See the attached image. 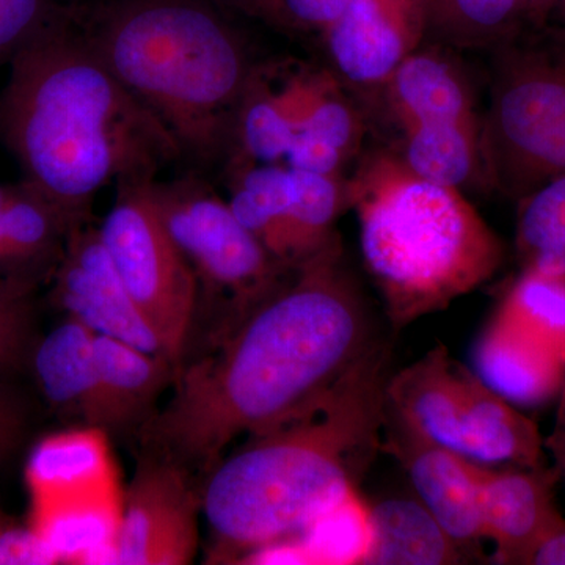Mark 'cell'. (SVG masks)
<instances>
[{"instance_id": "6da1fadb", "label": "cell", "mask_w": 565, "mask_h": 565, "mask_svg": "<svg viewBox=\"0 0 565 565\" xmlns=\"http://www.w3.org/2000/svg\"><path fill=\"white\" fill-rule=\"evenodd\" d=\"M377 344L341 241L299 266L262 302L182 362L174 393L141 427L148 451L210 475L228 446L303 414Z\"/></svg>"}, {"instance_id": "7a4b0ae2", "label": "cell", "mask_w": 565, "mask_h": 565, "mask_svg": "<svg viewBox=\"0 0 565 565\" xmlns=\"http://www.w3.org/2000/svg\"><path fill=\"white\" fill-rule=\"evenodd\" d=\"M79 17L14 52L0 95V136L24 182L82 225L110 182L156 180L182 151L99 57Z\"/></svg>"}, {"instance_id": "3957f363", "label": "cell", "mask_w": 565, "mask_h": 565, "mask_svg": "<svg viewBox=\"0 0 565 565\" xmlns=\"http://www.w3.org/2000/svg\"><path fill=\"white\" fill-rule=\"evenodd\" d=\"M388 356L375 344L332 392L289 422L248 437L206 476L202 511L215 559H247L299 537L356 489L382 451Z\"/></svg>"}, {"instance_id": "277c9868", "label": "cell", "mask_w": 565, "mask_h": 565, "mask_svg": "<svg viewBox=\"0 0 565 565\" xmlns=\"http://www.w3.org/2000/svg\"><path fill=\"white\" fill-rule=\"evenodd\" d=\"M99 57L180 145L232 154L253 66L236 29L204 0H115L85 25Z\"/></svg>"}, {"instance_id": "5b68a950", "label": "cell", "mask_w": 565, "mask_h": 565, "mask_svg": "<svg viewBox=\"0 0 565 565\" xmlns=\"http://www.w3.org/2000/svg\"><path fill=\"white\" fill-rule=\"evenodd\" d=\"M345 182L363 262L394 329L445 310L500 270L503 241L460 189L424 180L392 150L367 156Z\"/></svg>"}, {"instance_id": "8992f818", "label": "cell", "mask_w": 565, "mask_h": 565, "mask_svg": "<svg viewBox=\"0 0 565 565\" xmlns=\"http://www.w3.org/2000/svg\"><path fill=\"white\" fill-rule=\"evenodd\" d=\"M498 51L481 128L484 177L523 199L565 177V54L515 39Z\"/></svg>"}, {"instance_id": "52a82bcc", "label": "cell", "mask_w": 565, "mask_h": 565, "mask_svg": "<svg viewBox=\"0 0 565 565\" xmlns=\"http://www.w3.org/2000/svg\"><path fill=\"white\" fill-rule=\"evenodd\" d=\"M152 204L195 275L199 302L218 316L210 340L280 285L292 267L275 259L199 178L150 182Z\"/></svg>"}, {"instance_id": "ba28073f", "label": "cell", "mask_w": 565, "mask_h": 565, "mask_svg": "<svg viewBox=\"0 0 565 565\" xmlns=\"http://www.w3.org/2000/svg\"><path fill=\"white\" fill-rule=\"evenodd\" d=\"M151 181L117 182L114 206L98 230L134 303L178 370L191 340L199 289L152 204Z\"/></svg>"}, {"instance_id": "9c48e42d", "label": "cell", "mask_w": 565, "mask_h": 565, "mask_svg": "<svg viewBox=\"0 0 565 565\" xmlns=\"http://www.w3.org/2000/svg\"><path fill=\"white\" fill-rule=\"evenodd\" d=\"M192 478L172 460L147 452L126 493L115 564L192 563L202 511V492Z\"/></svg>"}, {"instance_id": "30bf717a", "label": "cell", "mask_w": 565, "mask_h": 565, "mask_svg": "<svg viewBox=\"0 0 565 565\" xmlns=\"http://www.w3.org/2000/svg\"><path fill=\"white\" fill-rule=\"evenodd\" d=\"M334 76L379 90L429 40L423 0H351L321 33Z\"/></svg>"}, {"instance_id": "8fae6325", "label": "cell", "mask_w": 565, "mask_h": 565, "mask_svg": "<svg viewBox=\"0 0 565 565\" xmlns=\"http://www.w3.org/2000/svg\"><path fill=\"white\" fill-rule=\"evenodd\" d=\"M55 302L96 334L117 338L151 353H163L161 341L145 321L131 294L104 247L99 230L77 226L55 266Z\"/></svg>"}, {"instance_id": "7c38bea8", "label": "cell", "mask_w": 565, "mask_h": 565, "mask_svg": "<svg viewBox=\"0 0 565 565\" xmlns=\"http://www.w3.org/2000/svg\"><path fill=\"white\" fill-rule=\"evenodd\" d=\"M382 451L403 465L418 500L462 552L486 539L473 460L424 437L386 401Z\"/></svg>"}, {"instance_id": "4fadbf2b", "label": "cell", "mask_w": 565, "mask_h": 565, "mask_svg": "<svg viewBox=\"0 0 565 565\" xmlns=\"http://www.w3.org/2000/svg\"><path fill=\"white\" fill-rule=\"evenodd\" d=\"M484 537L493 542L498 564H533L541 546L559 533L556 470L545 467L493 471L476 462Z\"/></svg>"}, {"instance_id": "5bb4252c", "label": "cell", "mask_w": 565, "mask_h": 565, "mask_svg": "<svg viewBox=\"0 0 565 565\" xmlns=\"http://www.w3.org/2000/svg\"><path fill=\"white\" fill-rule=\"evenodd\" d=\"M444 51L441 44L424 43L379 88L385 92L390 114L401 132L418 125H482L470 79Z\"/></svg>"}, {"instance_id": "9a60e30c", "label": "cell", "mask_w": 565, "mask_h": 565, "mask_svg": "<svg viewBox=\"0 0 565 565\" xmlns=\"http://www.w3.org/2000/svg\"><path fill=\"white\" fill-rule=\"evenodd\" d=\"M475 373L516 407H539L563 388L565 364L514 323L494 315L473 349Z\"/></svg>"}, {"instance_id": "2e32d148", "label": "cell", "mask_w": 565, "mask_h": 565, "mask_svg": "<svg viewBox=\"0 0 565 565\" xmlns=\"http://www.w3.org/2000/svg\"><path fill=\"white\" fill-rule=\"evenodd\" d=\"M386 405L435 444L467 457L457 362L437 345L418 362L390 375Z\"/></svg>"}, {"instance_id": "e0dca14e", "label": "cell", "mask_w": 565, "mask_h": 565, "mask_svg": "<svg viewBox=\"0 0 565 565\" xmlns=\"http://www.w3.org/2000/svg\"><path fill=\"white\" fill-rule=\"evenodd\" d=\"M98 370V429L125 433L151 418L159 394L173 385L177 366L167 356L143 351L117 338L95 337Z\"/></svg>"}, {"instance_id": "ac0fdd59", "label": "cell", "mask_w": 565, "mask_h": 565, "mask_svg": "<svg viewBox=\"0 0 565 565\" xmlns=\"http://www.w3.org/2000/svg\"><path fill=\"white\" fill-rule=\"evenodd\" d=\"M457 379L462 394L467 459L486 465L544 467L545 440L537 424L459 362Z\"/></svg>"}, {"instance_id": "d6986e66", "label": "cell", "mask_w": 565, "mask_h": 565, "mask_svg": "<svg viewBox=\"0 0 565 565\" xmlns=\"http://www.w3.org/2000/svg\"><path fill=\"white\" fill-rule=\"evenodd\" d=\"M96 333L73 318L36 348L33 370L41 392L52 407L74 415L98 429L99 386L95 359Z\"/></svg>"}, {"instance_id": "ffe728a7", "label": "cell", "mask_w": 565, "mask_h": 565, "mask_svg": "<svg viewBox=\"0 0 565 565\" xmlns=\"http://www.w3.org/2000/svg\"><path fill=\"white\" fill-rule=\"evenodd\" d=\"M370 550L366 565H449L462 563L463 552L416 498H390L370 505Z\"/></svg>"}, {"instance_id": "44dd1931", "label": "cell", "mask_w": 565, "mask_h": 565, "mask_svg": "<svg viewBox=\"0 0 565 565\" xmlns=\"http://www.w3.org/2000/svg\"><path fill=\"white\" fill-rule=\"evenodd\" d=\"M77 226L81 223L22 181L0 217L2 269L20 270L46 263L57 266L66 241Z\"/></svg>"}, {"instance_id": "7402d4cb", "label": "cell", "mask_w": 565, "mask_h": 565, "mask_svg": "<svg viewBox=\"0 0 565 565\" xmlns=\"http://www.w3.org/2000/svg\"><path fill=\"white\" fill-rule=\"evenodd\" d=\"M291 203V172L280 163H255L234 170L228 204L275 259L292 266L288 210Z\"/></svg>"}, {"instance_id": "603a6c76", "label": "cell", "mask_w": 565, "mask_h": 565, "mask_svg": "<svg viewBox=\"0 0 565 565\" xmlns=\"http://www.w3.org/2000/svg\"><path fill=\"white\" fill-rule=\"evenodd\" d=\"M482 125H418L401 132L394 150L412 172L424 180L460 189L484 174L481 147Z\"/></svg>"}, {"instance_id": "cb8c5ba5", "label": "cell", "mask_w": 565, "mask_h": 565, "mask_svg": "<svg viewBox=\"0 0 565 565\" xmlns=\"http://www.w3.org/2000/svg\"><path fill=\"white\" fill-rule=\"evenodd\" d=\"M104 430L88 427L47 437L32 452L28 481L33 501L77 497L106 467Z\"/></svg>"}, {"instance_id": "d4e9b609", "label": "cell", "mask_w": 565, "mask_h": 565, "mask_svg": "<svg viewBox=\"0 0 565 565\" xmlns=\"http://www.w3.org/2000/svg\"><path fill=\"white\" fill-rule=\"evenodd\" d=\"M429 40L459 50L500 47L527 24L522 0H423Z\"/></svg>"}, {"instance_id": "484cf974", "label": "cell", "mask_w": 565, "mask_h": 565, "mask_svg": "<svg viewBox=\"0 0 565 565\" xmlns=\"http://www.w3.org/2000/svg\"><path fill=\"white\" fill-rule=\"evenodd\" d=\"M289 169V167H288ZM291 203L288 210L292 266H299L340 241L334 222L349 206L348 182L334 174L289 169Z\"/></svg>"}, {"instance_id": "4316f807", "label": "cell", "mask_w": 565, "mask_h": 565, "mask_svg": "<svg viewBox=\"0 0 565 565\" xmlns=\"http://www.w3.org/2000/svg\"><path fill=\"white\" fill-rule=\"evenodd\" d=\"M296 128L278 106L269 76L253 70L234 128V170L255 163H280L291 147Z\"/></svg>"}, {"instance_id": "83f0119b", "label": "cell", "mask_w": 565, "mask_h": 565, "mask_svg": "<svg viewBox=\"0 0 565 565\" xmlns=\"http://www.w3.org/2000/svg\"><path fill=\"white\" fill-rule=\"evenodd\" d=\"M523 270L565 275V177L523 196L516 223Z\"/></svg>"}, {"instance_id": "f1b7e54d", "label": "cell", "mask_w": 565, "mask_h": 565, "mask_svg": "<svg viewBox=\"0 0 565 565\" xmlns=\"http://www.w3.org/2000/svg\"><path fill=\"white\" fill-rule=\"evenodd\" d=\"M497 315L530 334L565 364V275L523 270Z\"/></svg>"}, {"instance_id": "f546056e", "label": "cell", "mask_w": 565, "mask_h": 565, "mask_svg": "<svg viewBox=\"0 0 565 565\" xmlns=\"http://www.w3.org/2000/svg\"><path fill=\"white\" fill-rule=\"evenodd\" d=\"M371 514L356 489L327 509L302 534L300 542L313 564H363L370 550Z\"/></svg>"}, {"instance_id": "4dcf8cb0", "label": "cell", "mask_w": 565, "mask_h": 565, "mask_svg": "<svg viewBox=\"0 0 565 565\" xmlns=\"http://www.w3.org/2000/svg\"><path fill=\"white\" fill-rule=\"evenodd\" d=\"M77 11L74 0H0V62Z\"/></svg>"}, {"instance_id": "1f68e13d", "label": "cell", "mask_w": 565, "mask_h": 565, "mask_svg": "<svg viewBox=\"0 0 565 565\" xmlns=\"http://www.w3.org/2000/svg\"><path fill=\"white\" fill-rule=\"evenodd\" d=\"M363 129L362 117L334 79L308 114L300 131L329 141L349 159L360 148Z\"/></svg>"}, {"instance_id": "d6a6232c", "label": "cell", "mask_w": 565, "mask_h": 565, "mask_svg": "<svg viewBox=\"0 0 565 565\" xmlns=\"http://www.w3.org/2000/svg\"><path fill=\"white\" fill-rule=\"evenodd\" d=\"M351 0H273V22L305 33H321Z\"/></svg>"}, {"instance_id": "836d02e7", "label": "cell", "mask_w": 565, "mask_h": 565, "mask_svg": "<svg viewBox=\"0 0 565 565\" xmlns=\"http://www.w3.org/2000/svg\"><path fill=\"white\" fill-rule=\"evenodd\" d=\"M29 321L17 286L0 282V367L13 364L28 343Z\"/></svg>"}, {"instance_id": "e575fe53", "label": "cell", "mask_w": 565, "mask_h": 565, "mask_svg": "<svg viewBox=\"0 0 565 565\" xmlns=\"http://www.w3.org/2000/svg\"><path fill=\"white\" fill-rule=\"evenodd\" d=\"M285 161L289 169L341 177V170L348 158L329 141L300 131L294 136Z\"/></svg>"}, {"instance_id": "d590c367", "label": "cell", "mask_w": 565, "mask_h": 565, "mask_svg": "<svg viewBox=\"0 0 565 565\" xmlns=\"http://www.w3.org/2000/svg\"><path fill=\"white\" fill-rule=\"evenodd\" d=\"M61 564V557L35 527L7 526L0 534V565Z\"/></svg>"}, {"instance_id": "8d00e7d4", "label": "cell", "mask_w": 565, "mask_h": 565, "mask_svg": "<svg viewBox=\"0 0 565 565\" xmlns=\"http://www.w3.org/2000/svg\"><path fill=\"white\" fill-rule=\"evenodd\" d=\"M22 419L20 412L0 397V459H3L20 441Z\"/></svg>"}, {"instance_id": "74e56055", "label": "cell", "mask_w": 565, "mask_h": 565, "mask_svg": "<svg viewBox=\"0 0 565 565\" xmlns=\"http://www.w3.org/2000/svg\"><path fill=\"white\" fill-rule=\"evenodd\" d=\"M559 411H557L556 426L552 435L545 440V448L553 452L556 460V473L565 482V379L559 394Z\"/></svg>"}, {"instance_id": "f35d334b", "label": "cell", "mask_w": 565, "mask_h": 565, "mask_svg": "<svg viewBox=\"0 0 565 565\" xmlns=\"http://www.w3.org/2000/svg\"><path fill=\"white\" fill-rule=\"evenodd\" d=\"M533 564L565 565V526L541 546Z\"/></svg>"}, {"instance_id": "ab89813d", "label": "cell", "mask_w": 565, "mask_h": 565, "mask_svg": "<svg viewBox=\"0 0 565 565\" xmlns=\"http://www.w3.org/2000/svg\"><path fill=\"white\" fill-rule=\"evenodd\" d=\"M561 0H522L526 22L541 24L550 14L555 13Z\"/></svg>"}, {"instance_id": "60d3db41", "label": "cell", "mask_w": 565, "mask_h": 565, "mask_svg": "<svg viewBox=\"0 0 565 565\" xmlns=\"http://www.w3.org/2000/svg\"><path fill=\"white\" fill-rule=\"evenodd\" d=\"M226 2L250 17L273 22V0H226Z\"/></svg>"}, {"instance_id": "b9f144b4", "label": "cell", "mask_w": 565, "mask_h": 565, "mask_svg": "<svg viewBox=\"0 0 565 565\" xmlns=\"http://www.w3.org/2000/svg\"><path fill=\"white\" fill-rule=\"evenodd\" d=\"M556 11H561V14H563L565 21V0H561V3L559 6H557Z\"/></svg>"}, {"instance_id": "7bdbcfd3", "label": "cell", "mask_w": 565, "mask_h": 565, "mask_svg": "<svg viewBox=\"0 0 565 565\" xmlns=\"http://www.w3.org/2000/svg\"><path fill=\"white\" fill-rule=\"evenodd\" d=\"M7 526H9V523L3 522L2 516H0V534L3 533V530H6Z\"/></svg>"}, {"instance_id": "ee69618b", "label": "cell", "mask_w": 565, "mask_h": 565, "mask_svg": "<svg viewBox=\"0 0 565 565\" xmlns=\"http://www.w3.org/2000/svg\"><path fill=\"white\" fill-rule=\"evenodd\" d=\"M0 269H2V247H0Z\"/></svg>"}]
</instances>
